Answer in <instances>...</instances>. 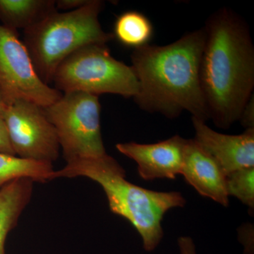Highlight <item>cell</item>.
Segmentation results:
<instances>
[{
  "instance_id": "18",
  "label": "cell",
  "mask_w": 254,
  "mask_h": 254,
  "mask_svg": "<svg viewBox=\"0 0 254 254\" xmlns=\"http://www.w3.org/2000/svg\"><path fill=\"white\" fill-rule=\"evenodd\" d=\"M254 95L247 103L245 108L242 110L240 115V120L241 125L246 129L248 128H254Z\"/></svg>"
},
{
  "instance_id": "9",
  "label": "cell",
  "mask_w": 254,
  "mask_h": 254,
  "mask_svg": "<svg viewBox=\"0 0 254 254\" xmlns=\"http://www.w3.org/2000/svg\"><path fill=\"white\" fill-rule=\"evenodd\" d=\"M186 138L175 135L158 143H120L116 148L137 164L138 175L146 181L175 180L181 174Z\"/></svg>"
},
{
  "instance_id": "4",
  "label": "cell",
  "mask_w": 254,
  "mask_h": 254,
  "mask_svg": "<svg viewBox=\"0 0 254 254\" xmlns=\"http://www.w3.org/2000/svg\"><path fill=\"white\" fill-rule=\"evenodd\" d=\"M103 8L100 0H90L79 9L50 13L24 31L25 46L35 70L49 85L64 60L83 47L106 44L111 33L102 28L99 15Z\"/></svg>"
},
{
  "instance_id": "6",
  "label": "cell",
  "mask_w": 254,
  "mask_h": 254,
  "mask_svg": "<svg viewBox=\"0 0 254 254\" xmlns=\"http://www.w3.org/2000/svg\"><path fill=\"white\" fill-rule=\"evenodd\" d=\"M54 127L66 163L107 154L100 128V103L97 95L69 92L44 108Z\"/></svg>"
},
{
  "instance_id": "12",
  "label": "cell",
  "mask_w": 254,
  "mask_h": 254,
  "mask_svg": "<svg viewBox=\"0 0 254 254\" xmlns=\"http://www.w3.org/2000/svg\"><path fill=\"white\" fill-rule=\"evenodd\" d=\"M34 182L23 177L13 180L0 190V254H6L8 235L18 225L21 214L31 202Z\"/></svg>"
},
{
  "instance_id": "16",
  "label": "cell",
  "mask_w": 254,
  "mask_h": 254,
  "mask_svg": "<svg viewBox=\"0 0 254 254\" xmlns=\"http://www.w3.org/2000/svg\"><path fill=\"white\" fill-rule=\"evenodd\" d=\"M226 187L229 196H234L254 212V168L241 169L228 174Z\"/></svg>"
},
{
  "instance_id": "10",
  "label": "cell",
  "mask_w": 254,
  "mask_h": 254,
  "mask_svg": "<svg viewBox=\"0 0 254 254\" xmlns=\"http://www.w3.org/2000/svg\"><path fill=\"white\" fill-rule=\"evenodd\" d=\"M197 142L226 174L254 168V128L238 135H228L212 129L205 122L192 118Z\"/></svg>"
},
{
  "instance_id": "17",
  "label": "cell",
  "mask_w": 254,
  "mask_h": 254,
  "mask_svg": "<svg viewBox=\"0 0 254 254\" xmlns=\"http://www.w3.org/2000/svg\"><path fill=\"white\" fill-rule=\"evenodd\" d=\"M239 240L244 246L245 254H254V228L253 225L248 224L240 227L238 230Z\"/></svg>"
},
{
  "instance_id": "14",
  "label": "cell",
  "mask_w": 254,
  "mask_h": 254,
  "mask_svg": "<svg viewBox=\"0 0 254 254\" xmlns=\"http://www.w3.org/2000/svg\"><path fill=\"white\" fill-rule=\"evenodd\" d=\"M54 171L53 164L0 153V190L13 180L23 177L46 183L51 181Z\"/></svg>"
},
{
  "instance_id": "8",
  "label": "cell",
  "mask_w": 254,
  "mask_h": 254,
  "mask_svg": "<svg viewBox=\"0 0 254 254\" xmlns=\"http://www.w3.org/2000/svg\"><path fill=\"white\" fill-rule=\"evenodd\" d=\"M3 120L16 156L50 164L59 158V141L44 108L27 100H14Z\"/></svg>"
},
{
  "instance_id": "19",
  "label": "cell",
  "mask_w": 254,
  "mask_h": 254,
  "mask_svg": "<svg viewBox=\"0 0 254 254\" xmlns=\"http://www.w3.org/2000/svg\"><path fill=\"white\" fill-rule=\"evenodd\" d=\"M0 153L16 155L11 142H10L9 135H8L4 120H1V119H0Z\"/></svg>"
},
{
  "instance_id": "22",
  "label": "cell",
  "mask_w": 254,
  "mask_h": 254,
  "mask_svg": "<svg viewBox=\"0 0 254 254\" xmlns=\"http://www.w3.org/2000/svg\"><path fill=\"white\" fill-rule=\"evenodd\" d=\"M8 106H9V103H8L7 100L5 98L2 92L0 90V119L1 120L4 119Z\"/></svg>"
},
{
  "instance_id": "1",
  "label": "cell",
  "mask_w": 254,
  "mask_h": 254,
  "mask_svg": "<svg viewBox=\"0 0 254 254\" xmlns=\"http://www.w3.org/2000/svg\"><path fill=\"white\" fill-rule=\"evenodd\" d=\"M200 81L214 125L228 129L239 121L254 87V46L247 22L222 8L207 19Z\"/></svg>"
},
{
  "instance_id": "20",
  "label": "cell",
  "mask_w": 254,
  "mask_h": 254,
  "mask_svg": "<svg viewBox=\"0 0 254 254\" xmlns=\"http://www.w3.org/2000/svg\"><path fill=\"white\" fill-rule=\"evenodd\" d=\"M90 0H57L55 8L64 11H71L79 9L88 4Z\"/></svg>"
},
{
  "instance_id": "5",
  "label": "cell",
  "mask_w": 254,
  "mask_h": 254,
  "mask_svg": "<svg viewBox=\"0 0 254 254\" xmlns=\"http://www.w3.org/2000/svg\"><path fill=\"white\" fill-rule=\"evenodd\" d=\"M53 82L62 93L83 92L133 98L138 91L133 68L114 58L106 44L89 45L68 56L55 71Z\"/></svg>"
},
{
  "instance_id": "7",
  "label": "cell",
  "mask_w": 254,
  "mask_h": 254,
  "mask_svg": "<svg viewBox=\"0 0 254 254\" xmlns=\"http://www.w3.org/2000/svg\"><path fill=\"white\" fill-rule=\"evenodd\" d=\"M0 90L9 105L16 100L46 108L63 93L42 81L17 31L0 24Z\"/></svg>"
},
{
  "instance_id": "11",
  "label": "cell",
  "mask_w": 254,
  "mask_h": 254,
  "mask_svg": "<svg viewBox=\"0 0 254 254\" xmlns=\"http://www.w3.org/2000/svg\"><path fill=\"white\" fill-rule=\"evenodd\" d=\"M180 175L200 195L228 207L226 174L194 138L187 139Z\"/></svg>"
},
{
  "instance_id": "15",
  "label": "cell",
  "mask_w": 254,
  "mask_h": 254,
  "mask_svg": "<svg viewBox=\"0 0 254 254\" xmlns=\"http://www.w3.org/2000/svg\"><path fill=\"white\" fill-rule=\"evenodd\" d=\"M113 37L128 48L138 49L149 45L153 26L149 18L139 11H127L118 16L114 25Z\"/></svg>"
},
{
  "instance_id": "21",
  "label": "cell",
  "mask_w": 254,
  "mask_h": 254,
  "mask_svg": "<svg viewBox=\"0 0 254 254\" xmlns=\"http://www.w3.org/2000/svg\"><path fill=\"white\" fill-rule=\"evenodd\" d=\"M180 254H198L193 240L188 236L180 237L177 240Z\"/></svg>"
},
{
  "instance_id": "3",
  "label": "cell",
  "mask_w": 254,
  "mask_h": 254,
  "mask_svg": "<svg viewBox=\"0 0 254 254\" xmlns=\"http://www.w3.org/2000/svg\"><path fill=\"white\" fill-rule=\"evenodd\" d=\"M86 177L103 188L112 213L126 219L138 232L145 251L151 252L164 236L162 221L170 209L184 208L187 200L179 191H155L127 180L126 172L108 154L82 158L55 170L52 180Z\"/></svg>"
},
{
  "instance_id": "2",
  "label": "cell",
  "mask_w": 254,
  "mask_h": 254,
  "mask_svg": "<svg viewBox=\"0 0 254 254\" xmlns=\"http://www.w3.org/2000/svg\"><path fill=\"white\" fill-rule=\"evenodd\" d=\"M204 42L201 28L167 46L133 50L131 66L138 82L133 99L141 109L172 119L187 111L192 118L210 120L200 81Z\"/></svg>"
},
{
  "instance_id": "13",
  "label": "cell",
  "mask_w": 254,
  "mask_h": 254,
  "mask_svg": "<svg viewBox=\"0 0 254 254\" xmlns=\"http://www.w3.org/2000/svg\"><path fill=\"white\" fill-rule=\"evenodd\" d=\"M56 10L54 0H0V21L9 29L26 31Z\"/></svg>"
}]
</instances>
